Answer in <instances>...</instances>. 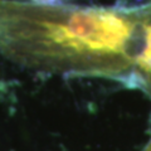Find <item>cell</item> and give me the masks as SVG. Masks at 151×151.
Segmentation results:
<instances>
[{
  "label": "cell",
  "mask_w": 151,
  "mask_h": 151,
  "mask_svg": "<svg viewBox=\"0 0 151 151\" xmlns=\"http://www.w3.org/2000/svg\"><path fill=\"white\" fill-rule=\"evenodd\" d=\"M151 28L137 10L0 0V54L35 72L108 76L135 63Z\"/></svg>",
  "instance_id": "1"
},
{
  "label": "cell",
  "mask_w": 151,
  "mask_h": 151,
  "mask_svg": "<svg viewBox=\"0 0 151 151\" xmlns=\"http://www.w3.org/2000/svg\"><path fill=\"white\" fill-rule=\"evenodd\" d=\"M135 64L142 70V72L151 78V28L146 34L144 45L141 48L137 58L135 60Z\"/></svg>",
  "instance_id": "2"
},
{
  "label": "cell",
  "mask_w": 151,
  "mask_h": 151,
  "mask_svg": "<svg viewBox=\"0 0 151 151\" xmlns=\"http://www.w3.org/2000/svg\"><path fill=\"white\" fill-rule=\"evenodd\" d=\"M34 3H40V4H57V0H32Z\"/></svg>",
  "instance_id": "3"
}]
</instances>
